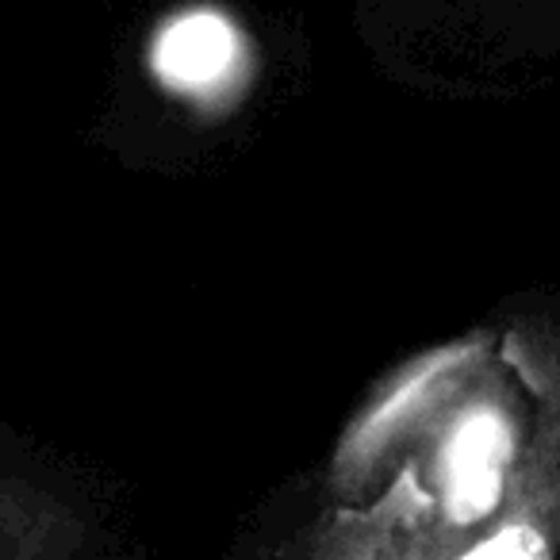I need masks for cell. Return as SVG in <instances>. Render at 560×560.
Segmentation results:
<instances>
[{"label":"cell","instance_id":"obj_1","mask_svg":"<svg viewBox=\"0 0 560 560\" xmlns=\"http://www.w3.org/2000/svg\"><path fill=\"white\" fill-rule=\"evenodd\" d=\"M511 460V434L503 419L480 411L457 430L445 453V506L457 522H480L503 495V472Z\"/></svg>","mask_w":560,"mask_h":560},{"label":"cell","instance_id":"obj_2","mask_svg":"<svg viewBox=\"0 0 560 560\" xmlns=\"http://www.w3.org/2000/svg\"><path fill=\"white\" fill-rule=\"evenodd\" d=\"M238 62V35L215 12L173 20L154 47V66L177 89H208Z\"/></svg>","mask_w":560,"mask_h":560},{"label":"cell","instance_id":"obj_3","mask_svg":"<svg viewBox=\"0 0 560 560\" xmlns=\"http://www.w3.org/2000/svg\"><path fill=\"white\" fill-rule=\"evenodd\" d=\"M460 560H552V552L545 534H537L534 526H506Z\"/></svg>","mask_w":560,"mask_h":560}]
</instances>
